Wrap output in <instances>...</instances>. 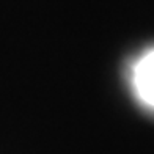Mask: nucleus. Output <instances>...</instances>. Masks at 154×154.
<instances>
[{"instance_id": "f257e3e1", "label": "nucleus", "mask_w": 154, "mask_h": 154, "mask_svg": "<svg viewBox=\"0 0 154 154\" xmlns=\"http://www.w3.org/2000/svg\"><path fill=\"white\" fill-rule=\"evenodd\" d=\"M134 83L140 99L154 107V51L143 55L137 63Z\"/></svg>"}]
</instances>
